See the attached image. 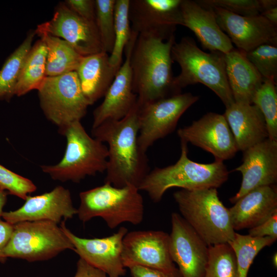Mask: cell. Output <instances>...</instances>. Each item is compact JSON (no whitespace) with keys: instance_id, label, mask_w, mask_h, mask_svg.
Here are the masks:
<instances>
[{"instance_id":"cell-44","label":"cell","mask_w":277,"mask_h":277,"mask_svg":"<svg viewBox=\"0 0 277 277\" xmlns=\"http://www.w3.org/2000/svg\"><path fill=\"white\" fill-rule=\"evenodd\" d=\"M272 262L274 267H276L277 266V254L276 253H274L272 257Z\"/></svg>"},{"instance_id":"cell-22","label":"cell","mask_w":277,"mask_h":277,"mask_svg":"<svg viewBox=\"0 0 277 277\" xmlns=\"http://www.w3.org/2000/svg\"><path fill=\"white\" fill-rule=\"evenodd\" d=\"M229 210L234 230L260 225L277 212L276 186H262L251 190Z\"/></svg>"},{"instance_id":"cell-24","label":"cell","mask_w":277,"mask_h":277,"mask_svg":"<svg viewBox=\"0 0 277 277\" xmlns=\"http://www.w3.org/2000/svg\"><path fill=\"white\" fill-rule=\"evenodd\" d=\"M119 69L110 64L109 54L103 51L83 57L76 72L90 105L105 96Z\"/></svg>"},{"instance_id":"cell-5","label":"cell","mask_w":277,"mask_h":277,"mask_svg":"<svg viewBox=\"0 0 277 277\" xmlns=\"http://www.w3.org/2000/svg\"><path fill=\"white\" fill-rule=\"evenodd\" d=\"M182 216L208 245L226 243L235 235L229 208L216 188L182 189L173 193Z\"/></svg>"},{"instance_id":"cell-37","label":"cell","mask_w":277,"mask_h":277,"mask_svg":"<svg viewBox=\"0 0 277 277\" xmlns=\"http://www.w3.org/2000/svg\"><path fill=\"white\" fill-rule=\"evenodd\" d=\"M64 3L81 17L95 22V0H66Z\"/></svg>"},{"instance_id":"cell-21","label":"cell","mask_w":277,"mask_h":277,"mask_svg":"<svg viewBox=\"0 0 277 277\" xmlns=\"http://www.w3.org/2000/svg\"><path fill=\"white\" fill-rule=\"evenodd\" d=\"M180 7L182 26L194 33L203 48L223 54L234 48L230 38L217 23L212 8L191 0H182Z\"/></svg>"},{"instance_id":"cell-38","label":"cell","mask_w":277,"mask_h":277,"mask_svg":"<svg viewBox=\"0 0 277 277\" xmlns=\"http://www.w3.org/2000/svg\"><path fill=\"white\" fill-rule=\"evenodd\" d=\"M128 269L132 277H182L177 268L172 271H165L141 266H134Z\"/></svg>"},{"instance_id":"cell-23","label":"cell","mask_w":277,"mask_h":277,"mask_svg":"<svg viewBox=\"0 0 277 277\" xmlns=\"http://www.w3.org/2000/svg\"><path fill=\"white\" fill-rule=\"evenodd\" d=\"M234 138L238 151L243 152L268 138L264 116L255 105L234 103L223 114Z\"/></svg>"},{"instance_id":"cell-42","label":"cell","mask_w":277,"mask_h":277,"mask_svg":"<svg viewBox=\"0 0 277 277\" xmlns=\"http://www.w3.org/2000/svg\"><path fill=\"white\" fill-rule=\"evenodd\" d=\"M260 15L265 17L271 24L277 27V7L266 10Z\"/></svg>"},{"instance_id":"cell-16","label":"cell","mask_w":277,"mask_h":277,"mask_svg":"<svg viewBox=\"0 0 277 277\" xmlns=\"http://www.w3.org/2000/svg\"><path fill=\"white\" fill-rule=\"evenodd\" d=\"M181 141L190 143L211 153L215 161L232 158L238 147L224 115L209 112L177 130Z\"/></svg>"},{"instance_id":"cell-15","label":"cell","mask_w":277,"mask_h":277,"mask_svg":"<svg viewBox=\"0 0 277 277\" xmlns=\"http://www.w3.org/2000/svg\"><path fill=\"white\" fill-rule=\"evenodd\" d=\"M60 227L69 238L74 251L87 263L105 272L109 277H121L125 268L122 260V242L128 229L121 227L111 235L104 238H83L74 234L62 221Z\"/></svg>"},{"instance_id":"cell-8","label":"cell","mask_w":277,"mask_h":277,"mask_svg":"<svg viewBox=\"0 0 277 277\" xmlns=\"http://www.w3.org/2000/svg\"><path fill=\"white\" fill-rule=\"evenodd\" d=\"M74 250L60 226L49 221H24L13 225L3 257L29 262L47 261L66 250Z\"/></svg>"},{"instance_id":"cell-2","label":"cell","mask_w":277,"mask_h":277,"mask_svg":"<svg viewBox=\"0 0 277 277\" xmlns=\"http://www.w3.org/2000/svg\"><path fill=\"white\" fill-rule=\"evenodd\" d=\"M174 35L167 40L139 34L130 57L132 88L137 104L147 103L181 93L174 84L171 52Z\"/></svg>"},{"instance_id":"cell-40","label":"cell","mask_w":277,"mask_h":277,"mask_svg":"<svg viewBox=\"0 0 277 277\" xmlns=\"http://www.w3.org/2000/svg\"><path fill=\"white\" fill-rule=\"evenodd\" d=\"M73 277H109L103 271L90 265L80 258L76 263V269Z\"/></svg>"},{"instance_id":"cell-20","label":"cell","mask_w":277,"mask_h":277,"mask_svg":"<svg viewBox=\"0 0 277 277\" xmlns=\"http://www.w3.org/2000/svg\"><path fill=\"white\" fill-rule=\"evenodd\" d=\"M235 171L242 175L239 190L230 199L235 203L258 187L275 185L277 181V141L269 138L243 151V163Z\"/></svg>"},{"instance_id":"cell-28","label":"cell","mask_w":277,"mask_h":277,"mask_svg":"<svg viewBox=\"0 0 277 277\" xmlns=\"http://www.w3.org/2000/svg\"><path fill=\"white\" fill-rule=\"evenodd\" d=\"M35 30L27 34L22 43L7 57L0 70V101L9 102L15 91L25 58L32 47Z\"/></svg>"},{"instance_id":"cell-4","label":"cell","mask_w":277,"mask_h":277,"mask_svg":"<svg viewBox=\"0 0 277 277\" xmlns=\"http://www.w3.org/2000/svg\"><path fill=\"white\" fill-rule=\"evenodd\" d=\"M171 55L181 67L180 73L174 77L178 91L181 92L188 85L201 83L213 91L226 107L234 103L227 77L224 54L205 52L194 39L186 36L174 43Z\"/></svg>"},{"instance_id":"cell-19","label":"cell","mask_w":277,"mask_h":277,"mask_svg":"<svg viewBox=\"0 0 277 277\" xmlns=\"http://www.w3.org/2000/svg\"><path fill=\"white\" fill-rule=\"evenodd\" d=\"M211 8L219 27L237 49L245 53L263 44L277 46V27L261 15L246 17L221 8Z\"/></svg>"},{"instance_id":"cell-10","label":"cell","mask_w":277,"mask_h":277,"mask_svg":"<svg viewBox=\"0 0 277 277\" xmlns=\"http://www.w3.org/2000/svg\"><path fill=\"white\" fill-rule=\"evenodd\" d=\"M199 100L190 92L179 93L139 106L138 144L144 152L175 128L183 114Z\"/></svg>"},{"instance_id":"cell-6","label":"cell","mask_w":277,"mask_h":277,"mask_svg":"<svg viewBox=\"0 0 277 277\" xmlns=\"http://www.w3.org/2000/svg\"><path fill=\"white\" fill-rule=\"evenodd\" d=\"M140 191L132 185L116 187L104 183L80 193L77 215L83 223L101 217L110 229L124 223L137 225L143 221L144 215V200Z\"/></svg>"},{"instance_id":"cell-14","label":"cell","mask_w":277,"mask_h":277,"mask_svg":"<svg viewBox=\"0 0 277 277\" xmlns=\"http://www.w3.org/2000/svg\"><path fill=\"white\" fill-rule=\"evenodd\" d=\"M169 251L182 277H204L208 258V245L184 218L171 214Z\"/></svg>"},{"instance_id":"cell-29","label":"cell","mask_w":277,"mask_h":277,"mask_svg":"<svg viewBox=\"0 0 277 277\" xmlns=\"http://www.w3.org/2000/svg\"><path fill=\"white\" fill-rule=\"evenodd\" d=\"M276 239L270 236L253 237L236 232L228 243L236 256L239 277H247L248 272L254 258L265 247L271 245Z\"/></svg>"},{"instance_id":"cell-18","label":"cell","mask_w":277,"mask_h":277,"mask_svg":"<svg viewBox=\"0 0 277 277\" xmlns=\"http://www.w3.org/2000/svg\"><path fill=\"white\" fill-rule=\"evenodd\" d=\"M138 34L131 31L124 50L125 60L118 69L103 102L93 112L92 128L108 120H119L126 116L137 103L132 88L130 57Z\"/></svg>"},{"instance_id":"cell-30","label":"cell","mask_w":277,"mask_h":277,"mask_svg":"<svg viewBox=\"0 0 277 277\" xmlns=\"http://www.w3.org/2000/svg\"><path fill=\"white\" fill-rule=\"evenodd\" d=\"M204 277H239L235 253L228 243L208 246Z\"/></svg>"},{"instance_id":"cell-31","label":"cell","mask_w":277,"mask_h":277,"mask_svg":"<svg viewBox=\"0 0 277 277\" xmlns=\"http://www.w3.org/2000/svg\"><path fill=\"white\" fill-rule=\"evenodd\" d=\"M276 81L274 78L264 80L255 92L252 104L262 113L267 128L268 138L277 141Z\"/></svg>"},{"instance_id":"cell-11","label":"cell","mask_w":277,"mask_h":277,"mask_svg":"<svg viewBox=\"0 0 277 277\" xmlns=\"http://www.w3.org/2000/svg\"><path fill=\"white\" fill-rule=\"evenodd\" d=\"M35 32L64 39L83 56L102 51L95 23L81 17L64 2L58 3L52 18L38 25Z\"/></svg>"},{"instance_id":"cell-32","label":"cell","mask_w":277,"mask_h":277,"mask_svg":"<svg viewBox=\"0 0 277 277\" xmlns=\"http://www.w3.org/2000/svg\"><path fill=\"white\" fill-rule=\"evenodd\" d=\"M130 0H115L114 8L115 42L109 62L114 67L120 68L122 64L123 54L131 35L129 18Z\"/></svg>"},{"instance_id":"cell-26","label":"cell","mask_w":277,"mask_h":277,"mask_svg":"<svg viewBox=\"0 0 277 277\" xmlns=\"http://www.w3.org/2000/svg\"><path fill=\"white\" fill-rule=\"evenodd\" d=\"M38 36L47 49L46 77L76 71L84 56L67 42L60 37L42 34Z\"/></svg>"},{"instance_id":"cell-7","label":"cell","mask_w":277,"mask_h":277,"mask_svg":"<svg viewBox=\"0 0 277 277\" xmlns=\"http://www.w3.org/2000/svg\"><path fill=\"white\" fill-rule=\"evenodd\" d=\"M60 134L67 141L64 155L54 165H42L43 172L55 181L78 183L87 176L106 171L108 147L86 132L81 122H74Z\"/></svg>"},{"instance_id":"cell-1","label":"cell","mask_w":277,"mask_h":277,"mask_svg":"<svg viewBox=\"0 0 277 277\" xmlns=\"http://www.w3.org/2000/svg\"><path fill=\"white\" fill-rule=\"evenodd\" d=\"M138 110L136 103L123 118L106 121L92 128L93 137L108 145L104 183L114 187L132 185L138 188L149 172L146 153L138 144Z\"/></svg>"},{"instance_id":"cell-41","label":"cell","mask_w":277,"mask_h":277,"mask_svg":"<svg viewBox=\"0 0 277 277\" xmlns=\"http://www.w3.org/2000/svg\"><path fill=\"white\" fill-rule=\"evenodd\" d=\"M13 229V225L0 218V263L6 261L3 257V251L10 238Z\"/></svg>"},{"instance_id":"cell-13","label":"cell","mask_w":277,"mask_h":277,"mask_svg":"<svg viewBox=\"0 0 277 277\" xmlns=\"http://www.w3.org/2000/svg\"><path fill=\"white\" fill-rule=\"evenodd\" d=\"M182 0H130L129 18L132 31L167 40L182 25Z\"/></svg>"},{"instance_id":"cell-36","label":"cell","mask_w":277,"mask_h":277,"mask_svg":"<svg viewBox=\"0 0 277 277\" xmlns=\"http://www.w3.org/2000/svg\"><path fill=\"white\" fill-rule=\"evenodd\" d=\"M0 188L24 200L36 190L30 179L18 174L0 164Z\"/></svg>"},{"instance_id":"cell-39","label":"cell","mask_w":277,"mask_h":277,"mask_svg":"<svg viewBox=\"0 0 277 277\" xmlns=\"http://www.w3.org/2000/svg\"><path fill=\"white\" fill-rule=\"evenodd\" d=\"M248 233L253 237L277 239V212L260 225L249 229Z\"/></svg>"},{"instance_id":"cell-25","label":"cell","mask_w":277,"mask_h":277,"mask_svg":"<svg viewBox=\"0 0 277 277\" xmlns=\"http://www.w3.org/2000/svg\"><path fill=\"white\" fill-rule=\"evenodd\" d=\"M226 72L235 103L251 104L264 79L246 58L245 53L234 48L224 54Z\"/></svg>"},{"instance_id":"cell-3","label":"cell","mask_w":277,"mask_h":277,"mask_svg":"<svg viewBox=\"0 0 277 277\" xmlns=\"http://www.w3.org/2000/svg\"><path fill=\"white\" fill-rule=\"evenodd\" d=\"M181 142V153L173 165L156 167L149 171L138 188L147 193L154 202H160L165 192L173 187L186 190L217 188L228 179L229 171L222 161L201 164L190 160L187 143Z\"/></svg>"},{"instance_id":"cell-43","label":"cell","mask_w":277,"mask_h":277,"mask_svg":"<svg viewBox=\"0 0 277 277\" xmlns=\"http://www.w3.org/2000/svg\"><path fill=\"white\" fill-rule=\"evenodd\" d=\"M9 193L5 190L0 188V218L4 212L3 208L7 201Z\"/></svg>"},{"instance_id":"cell-27","label":"cell","mask_w":277,"mask_h":277,"mask_svg":"<svg viewBox=\"0 0 277 277\" xmlns=\"http://www.w3.org/2000/svg\"><path fill=\"white\" fill-rule=\"evenodd\" d=\"M46 45L40 38L32 46L25 58L15 95L21 96L39 88L46 77Z\"/></svg>"},{"instance_id":"cell-9","label":"cell","mask_w":277,"mask_h":277,"mask_svg":"<svg viewBox=\"0 0 277 277\" xmlns=\"http://www.w3.org/2000/svg\"><path fill=\"white\" fill-rule=\"evenodd\" d=\"M37 91L44 114L58 127L59 133L71 124L81 122L90 106L76 71L46 77Z\"/></svg>"},{"instance_id":"cell-34","label":"cell","mask_w":277,"mask_h":277,"mask_svg":"<svg viewBox=\"0 0 277 277\" xmlns=\"http://www.w3.org/2000/svg\"><path fill=\"white\" fill-rule=\"evenodd\" d=\"M245 54L264 80L274 78L276 81L277 46L261 45Z\"/></svg>"},{"instance_id":"cell-35","label":"cell","mask_w":277,"mask_h":277,"mask_svg":"<svg viewBox=\"0 0 277 277\" xmlns=\"http://www.w3.org/2000/svg\"><path fill=\"white\" fill-rule=\"evenodd\" d=\"M203 7L219 8L235 14L251 17L263 11L261 0H198Z\"/></svg>"},{"instance_id":"cell-33","label":"cell","mask_w":277,"mask_h":277,"mask_svg":"<svg viewBox=\"0 0 277 277\" xmlns=\"http://www.w3.org/2000/svg\"><path fill=\"white\" fill-rule=\"evenodd\" d=\"M95 23L102 51L110 54L115 42L114 8L115 0H95Z\"/></svg>"},{"instance_id":"cell-12","label":"cell","mask_w":277,"mask_h":277,"mask_svg":"<svg viewBox=\"0 0 277 277\" xmlns=\"http://www.w3.org/2000/svg\"><path fill=\"white\" fill-rule=\"evenodd\" d=\"M124 267L134 266L172 271L176 268L169 251V234L162 231L127 232L122 242Z\"/></svg>"},{"instance_id":"cell-17","label":"cell","mask_w":277,"mask_h":277,"mask_svg":"<svg viewBox=\"0 0 277 277\" xmlns=\"http://www.w3.org/2000/svg\"><path fill=\"white\" fill-rule=\"evenodd\" d=\"M25 201L18 209L4 211L3 220L12 225L37 221H49L58 224L77 214L70 191L62 186L40 195H28Z\"/></svg>"}]
</instances>
